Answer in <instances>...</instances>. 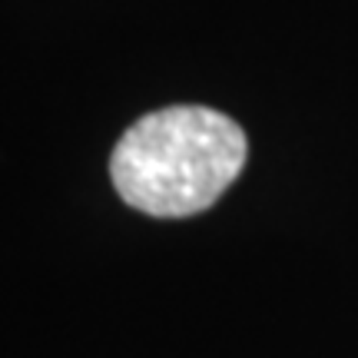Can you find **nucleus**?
I'll use <instances>...</instances> for the list:
<instances>
[{
	"label": "nucleus",
	"instance_id": "f257e3e1",
	"mask_svg": "<svg viewBox=\"0 0 358 358\" xmlns=\"http://www.w3.org/2000/svg\"><path fill=\"white\" fill-rule=\"evenodd\" d=\"M249 140L232 116L179 103L140 116L116 143L110 176L120 199L146 216L206 213L239 179Z\"/></svg>",
	"mask_w": 358,
	"mask_h": 358
}]
</instances>
